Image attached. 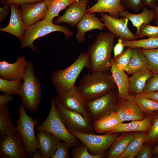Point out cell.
<instances>
[{
  "mask_svg": "<svg viewBox=\"0 0 158 158\" xmlns=\"http://www.w3.org/2000/svg\"><path fill=\"white\" fill-rule=\"evenodd\" d=\"M154 74L148 68L136 72L129 78L130 90L135 94L142 93L148 80Z\"/></svg>",
  "mask_w": 158,
  "mask_h": 158,
  "instance_id": "obj_25",
  "label": "cell"
},
{
  "mask_svg": "<svg viewBox=\"0 0 158 158\" xmlns=\"http://www.w3.org/2000/svg\"><path fill=\"white\" fill-rule=\"evenodd\" d=\"M44 1V0H4L3 4H15L18 5L32 3Z\"/></svg>",
  "mask_w": 158,
  "mask_h": 158,
  "instance_id": "obj_45",
  "label": "cell"
},
{
  "mask_svg": "<svg viewBox=\"0 0 158 158\" xmlns=\"http://www.w3.org/2000/svg\"><path fill=\"white\" fill-rule=\"evenodd\" d=\"M78 0H44L47 7V13L44 18L48 21L53 23L54 18L59 17L62 10Z\"/></svg>",
  "mask_w": 158,
  "mask_h": 158,
  "instance_id": "obj_26",
  "label": "cell"
},
{
  "mask_svg": "<svg viewBox=\"0 0 158 158\" xmlns=\"http://www.w3.org/2000/svg\"><path fill=\"white\" fill-rule=\"evenodd\" d=\"M155 158H158V155H155L154 156Z\"/></svg>",
  "mask_w": 158,
  "mask_h": 158,
  "instance_id": "obj_54",
  "label": "cell"
},
{
  "mask_svg": "<svg viewBox=\"0 0 158 158\" xmlns=\"http://www.w3.org/2000/svg\"><path fill=\"white\" fill-rule=\"evenodd\" d=\"M147 132H136L134 138L119 158H134L137 156L144 144Z\"/></svg>",
  "mask_w": 158,
  "mask_h": 158,
  "instance_id": "obj_30",
  "label": "cell"
},
{
  "mask_svg": "<svg viewBox=\"0 0 158 158\" xmlns=\"http://www.w3.org/2000/svg\"><path fill=\"white\" fill-rule=\"evenodd\" d=\"M16 131L13 124L7 104L0 105V137Z\"/></svg>",
  "mask_w": 158,
  "mask_h": 158,
  "instance_id": "obj_31",
  "label": "cell"
},
{
  "mask_svg": "<svg viewBox=\"0 0 158 158\" xmlns=\"http://www.w3.org/2000/svg\"><path fill=\"white\" fill-rule=\"evenodd\" d=\"M152 154L151 146L143 144L137 157L138 158H151Z\"/></svg>",
  "mask_w": 158,
  "mask_h": 158,
  "instance_id": "obj_44",
  "label": "cell"
},
{
  "mask_svg": "<svg viewBox=\"0 0 158 158\" xmlns=\"http://www.w3.org/2000/svg\"><path fill=\"white\" fill-rule=\"evenodd\" d=\"M96 3L91 7L87 9L86 13L107 12L111 16L118 18L120 12L125 10L122 5L121 0H94Z\"/></svg>",
  "mask_w": 158,
  "mask_h": 158,
  "instance_id": "obj_21",
  "label": "cell"
},
{
  "mask_svg": "<svg viewBox=\"0 0 158 158\" xmlns=\"http://www.w3.org/2000/svg\"><path fill=\"white\" fill-rule=\"evenodd\" d=\"M122 5L127 9L138 12L146 6L145 0H121Z\"/></svg>",
  "mask_w": 158,
  "mask_h": 158,
  "instance_id": "obj_40",
  "label": "cell"
},
{
  "mask_svg": "<svg viewBox=\"0 0 158 158\" xmlns=\"http://www.w3.org/2000/svg\"><path fill=\"white\" fill-rule=\"evenodd\" d=\"M121 123L116 111H114L97 120L93 123L94 129L97 133H105Z\"/></svg>",
  "mask_w": 158,
  "mask_h": 158,
  "instance_id": "obj_28",
  "label": "cell"
},
{
  "mask_svg": "<svg viewBox=\"0 0 158 158\" xmlns=\"http://www.w3.org/2000/svg\"><path fill=\"white\" fill-rule=\"evenodd\" d=\"M136 132H126L121 135L118 136L110 147L107 157L119 158L134 138Z\"/></svg>",
  "mask_w": 158,
  "mask_h": 158,
  "instance_id": "obj_23",
  "label": "cell"
},
{
  "mask_svg": "<svg viewBox=\"0 0 158 158\" xmlns=\"http://www.w3.org/2000/svg\"><path fill=\"white\" fill-rule=\"evenodd\" d=\"M110 71L118 88V100L127 97L130 90L129 78L124 71L119 68L114 63L113 58Z\"/></svg>",
  "mask_w": 158,
  "mask_h": 158,
  "instance_id": "obj_22",
  "label": "cell"
},
{
  "mask_svg": "<svg viewBox=\"0 0 158 158\" xmlns=\"http://www.w3.org/2000/svg\"><path fill=\"white\" fill-rule=\"evenodd\" d=\"M116 87L110 71L88 73L76 86L87 101L97 99Z\"/></svg>",
  "mask_w": 158,
  "mask_h": 158,
  "instance_id": "obj_2",
  "label": "cell"
},
{
  "mask_svg": "<svg viewBox=\"0 0 158 158\" xmlns=\"http://www.w3.org/2000/svg\"><path fill=\"white\" fill-rule=\"evenodd\" d=\"M23 104L18 110L19 117L16 121V131L20 136L29 157H33L37 152V146L35 127L39 123L38 119H34L27 114Z\"/></svg>",
  "mask_w": 158,
  "mask_h": 158,
  "instance_id": "obj_7",
  "label": "cell"
},
{
  "mask_svg": "<svg viewBox=\"0 0 158 158\" xmlns=\"http://www.w3.org/2000/svg\"><path fill=\"white\" fill-rule=\"evenodd\" d=\"M51 104L47 118L41 125L36 127V130L49 132L60 140L66 142L70 148L77 146L79 140L67 129L57 112L55 98L51 99Z\"/></svg>",
  "mask_w": 158,
  "mask_h": 158,
  "instance_id": "obj_5",
  "label": "cell"
},
{
  "mask_svg": "<svg viewBox=\"0 0 158 158\" xmlns=\"http://www.w3.org/2000/svg\"><path fill=\"white\" fill-rule=\"evenodd\" d=\"M101 20L103 22L105 27L109 32L123 41H132L137 40L133 34L127 26L128 19L121 17L120 18H113L104 13H99Z\"/></svg>",
  "mask_w": 158,
  "mask_h": 158,
  "instance_id": "obj_12",
  "label": "cell"
},
{
  "mask_svg": "<svg viewBox=\"0 0 158 158\" xmlns=\"http://www.w3.org/2000/svg\"><path fill=\"white\" fill-rule=\"evenodd\" d=\"M115 38L110 32H102L88 47V69L91 73L110 71Z\"/></svg>",
  "mask_w": 158,
  "mask_h": 158,
  "instance_id": "obj_1",
  "label": "cell"
},
{
  "mask_svg": "<svg viewBox=\"0 0 158 158\" xmlns=\"http://www.w3.org/2000/svg\"><path fill=\"white\" fill-rule=\"evenodd\" d=\"M122 40L118 39V42L114 47V58L116 57L118 55L122 52L123 46L122 44Z\"/></svg>",
  "mask_w": 158,
  "mask_h": 158,
  "instance_id": "obj_49",
  "label": "cell"
},
{
  "mask_svg": "<svg viewBox=\"0 0 158 158\" xmlns=\"http://www.w3.org/2000/svg\"><path fill=\"white\" fill-rule=\"evenodd\" d=\"M104 27V23L95 13H86L77 24V32L75 38L79 42H84L86 41V33L94 29L102 30Z\"/></svg>",
  "mask_w": 158,
  "mask_h": 158,
  "instance_id": "obj_18",
  "label": "cell"
},
{
  "mask_svg": "<svg viewBox=\"0 0 158 158\" xmlns=\"http://www.w3.org/2000/svg\"><path fill=\"white\" fill-rule=\"evenodd\" d=\"M157 91H158V73H157L154 74L148 80L143 92H151Z\"/></svg>",
  "mask_w": 158,
  "mask_h": 158,
  "instance_id": "obj_43",
  "label": "cell"
},
{
  "mask_svg": "<svg viewBox=\"0 0 158 158\" xmlns=\"http://www.w3.org/2000/svg\"><path fill=\"white\" fill-rule=\"evenodd\" d=\"M24 56H19L16 61L10 63L5 60L0 61V78L7 80L23 78L28 64Z\"/></svg>",
  "mask_w": 158,
  "mask_h": 158,
  "instance_id": "obj_14",
  "label": "cell"
},
{
  "mask_svg": "<svg viewBox=\"0 0 158 158\" xmlns=\"http://www.w3.org/2000/svg\"><path fill=\"white\" fill-rule=\"evenodd\" d=\"M134 100L146 114L151 115L158 111V103L151 99L138 94L135 95Z\"/></svg>",
  "mask_w": 158,
  "mask_h": 158,
  "instance_id": "obj_34",
  "label": "cell"
},
{
  "mask_svg": "<svg viewBox=\"0 0 158 158\" xmlns=\"http://www.w3.org/2000/svg\"><path fill=\"white\" fill-rule=\"evenodd\" d=\"M55 104L59 117L68 130L86 133H95L93 123L90 120L80 114L63 107L56 96L55 97Z\"/></svg>",
  "mask_w": 158,
  "mask_h": 158,
  "instance_id": "obj_8",
  "label": "cell"
},
{
  "mask_svg": "<svg viewBox=\"0 0 158 158\" xmlns=\"http://www.w3.org/2000/svg\"><path fill=\"white\" fill-rule=\"evenodd\" d=\"M138 49L146 58L148 68L154 74L158 73V48L148 49Z\"/></svg>",
  "mask_w": 158,
  "mask_h": 158,
  "instance_id": "obj_35",
  "label": "cell"
},
{
  "mask_svg": "<svg viewBox=\"0 0 158 158\" xmlns=\"http://www.w3.org/2000/svg\"><path fill=\"white\" fill-rule=\"evenodd\" d=\"M89 1L78 0L73 3L66 9L63 15L55 19L54 23L57 24L63 22L72 26L77 25L86 13Z\"/></svg>",
  "mask_w": 158,
  "mask_h": 158,
  "instance_id": "obj_15",
  "label": "cell"
},
{
  "mask_svg": "<svg viewBox=\"0 0 158 158\" xmlns=\"http://www.w3.org/2000/svg\"><path fill=\"white\" fill-rule=\"evenodd\" d=\"M157 5L156 7L152 10L154 12V21L155 24L158 25V0H157Z\"/></svg>",
  "mask_w": 158,
  "mask_h": 158,
  "instance_id": "obj_51",
  "label": "cell"
},
{
  "mask_svg": "<svg viewBox=\"0 0 158 158\" xmlns=\"http://www.w3.org/2000/svg\"><path fill=\"white\" fill-rule=\"evenodd\" d=\"M132 50V48L128 47L125 51L113 58L114 63L120 69L123 70L128 64L131 58Z\"/></svg>",
  "mask_w": 158,
  "mask_h": 158,
  "instance_id": "obj_38",
  "label": "cell"
},
{
  "mask_svg": "<svg viewBox=\"0 0 158 158\" xmlns=\"http://www.w3.org/2000/svg\"><path fill=\"white\" fill-rule=\"evenodd\" d=\"M123 47L132 48H142L152 49L158 48V37L136 40L132 41H122Z\"/></svg>",
  "mask_w": 158,
  "mask_h": 158,
  "instance_id": "obj_33",
  "label": "cell"
},
{
  "mask_svg": "<svg viewBox=\"0 0 158 158\" xmlns=\"http://www.w3.org/2000/svg\"><path fill=\"white\" fill-rule=\"evenodd\" d=\"M10 7L9 4H3L0 7V21L6 20V17L9 13Z\"/></svg>",
  "mask_w": 158,
  "mask_h": 158,
  "instance_id": "obj_46",
  "label": "cell"
},
{
  "mask_svg": "<svg viewBox=\"0 0 158 158\" xmlns=\"http://www.w3.org/2000/svg\"><path fill=\"white\" fill-rule=\"evenodd\" d=\"M116 112L117 117L120 123L126 121V102L124 99L118 100L116 107Z\"/></svg>",
  "mask_w": 158,
  "mask_h": 158,
  "instance_id": "obj_42",
  "label": "cell"
},
{
  "mask_svg": "<svg viewBox=\"0 0 158 158\" xmlns=\"http://www.w3.org/2000/svg\"><path fill=\"white\" fill-rule=\"evenodd\" d=\"M0 157L28 158L23 142L16 132L0 137Z\"/></svg>",
  "mask_w": 158,
  "mask_h": 158,
  "instance_id": "obj_11",
  "label": "cell"
},
{
  "mask_svg": "<svg viewBox=\"0 0 158 158\" xmlns=\"http://www.w3.org/2000/svg\"><path fill=\"white\" fill-rule=\"evenodd\" d=\"M9 5L11 15L9 23L6 27L1 28L0 30L13 35L21 42L28 26L23 20L18 5L15 4Z\"/></svg>",
  "mask_w": 158,
  "mask_h": 158,
  "instance_id": "obj_17",
  "label": "cell"
},
{
  "mask_svg": "<svg viewBox=\"0 0 158 158\" xmlns=\"http://www.w3.org/2000/svg\"><path fill=\"white\" fill-rule=\"evenodd\" d=\"M135 95L129 94L124 99L126 108V121H140L146 117L145 113L135 102Z\"/></svg>",
  "mask_w": 158,
  "mask_h": 158,
  "instance_id": "obj_29",
  "label": "cell"
},
{
  "mask_svg": "<svg viewBox=\"0 0 158 158\" xmlns=\"http://www.w3.org/2000/svg\"><path fill=\"white\" fill-rule=\"evenodd\" d=\"M14 99L13 97L11 95L4 94L0 95V105L7 104Z\"/></svg>",
  "mask_w": 158,
  "mask_h": 158,
  "instance_id": "obj_47",
  "label": "cell"
},
{
  "mask_svg": "<svg viewBox=\"0 0 158 158\" xmlns=\"http://www.w3.org/2000/svg\"><path fill=\"white\" fill-rule=\"evenodd\" d=\"M152 154L158 155V144L152 150Z\"/></svg>",
  "mask_w": 158,
  "mask_h": 158,
  "instance_id": "obj_53",
  "label": "cell"
},
{
  "mask_svg": "<svg viewBox=\"0 0 158 158\" xmlns=\"http://www.w3.org/2000/svg\"><path fill=\"white\" fill-rule=\"evenodd\" d=\"M3 1H4V0H0L2 2H3Z\"/></svg>",
  "mask_w": 158,
  "mask_h": 158,
  "instance_id": "obj_55",
  "label": "cell"
},
{
  "mask_svg": "<svg viewBox=\"0 0 158 158\" xmlns=\"http://www.w3.org/2000/svg\"><path fill=\"white\" fill-rule=\"evenodd\" d=\"M158 140V112L154 114L152 127L144 140V144L152 143Z\"/></svg>",
  "mask_w": 158,
  "mask_h": 158,
  "instance_id": "obj_39",
  "label": "cell"
},
{
  "mask_svg": "<svg viewBox=\"0 0 158 158\" xmlns=\"http://www.w3.org/2000/svg\"><path fill=\"white\" fill-rule=\"evenodd\" d=\"M72 148L71 155L73 158H102L104 157L103 153L96 155L91 154L89 152L87 146L82 142Z\"/></svg>",
  "mask_w": 158,
  "mask_h": 158,
  "instance_id": "obj_36",
  "label": "cell"
},
{
  "mask_svg": "<svg viewBox=\"0 0 158 158\" xmlns=\"http://www.w3.org/2000/svg\"><path fill=\"white\" fill-rule=\"evenodd\" d=\"M22 104L30 112L34 113L40 107L42 97L41 82L35 76L33 64L29 61L27 66L20 90Z\"/></svg>",
  "mask_w": 158,
  "mask_h": 158,
  "instance_id": "obj_4",
  "label": "cell"
},
{
  "mask_svg": "<svg viewBox=\"0 0 158 158\" xmlns=\"http://www.w3.org/2000/svg\"><path fill=\"white\" fill-rule=\"evenodd\" d=\"M37 131V149L40 151L42 158H51L56 151L58 143L61 140L49 132Z\"/></svg>",
  "mask_w": 158,
  "mask_h": 158,
  "instance_id": "obj_19",
  "label": "cell"
},
{
  "mask_svg": "<svg viewBox=\"0 0 158 158\" xmlns=\"http://www.w3.org/2000/svg\"><path fill=\"white\" fill-rule=\"evenodd\" d=\"M148 68L147 60L138 48H132L131 59L123 71L128 74H132L136 72Z\"/></svg>",
  "mask_w": 158,
  "mask_h": 158,
  "instance_id": "obj_27",
  "label": "cell"
},
{
  "mask_svg": "<svg viewBox=\"0 0 158 158\" xmlns=\"http://www.w3.org/2000/svg\"><path fill=\"white\" fill-rule=\"evenodd\" d=\"M154 113L148 115L140 121H133L128 123H120L116 127L105 134L131 132H148L152 127Z\"/></svg>",
  "mask_w": 158,
  "mask_h": 158,
  "instance_id": "obj_20",
  "label": "cell"
},
{
  "mask_svg": "<svg viewBox=\"0 0 158 158\" xmlns=\"http://www.w3.org/2000/svg\"><path fill=\"white\" fill-rule=\"evenodd\" d=\"M119 16L126 18L130 20L133 25L136 27V32H137L143 24H149L152 22L154 20V16L152 9L145 7L141 12L137 14L132 13L125 10L120 12Z\"/></svg>",
  "mask_w": 158,
  "mask_h": 158,
  "instance_id": "obj_24",
  "label": "cell"
},
{
  "mask_svg": "<svg viewBox=\"0 0 158 158\" xmlns=\"http://www.w3.org/2000/svg\"><path fill=\"white\" fill-rule=\"evenodd\" d=\"M69 145L61 141L58 143L56 151L51 158H69L70 157Z\"/></svg>",
  "mask_w": 158,
  "mask_h": 158,
  "instance_id": "obj_41",
  "label": "cell"
},
{
  "mask_svg": "<svg viewBox=\"0 0 158 158\" xmlns=\"http://www.w3.org/2000/svg\"><path fill=\"white\" fill-rule=\"evenodd\" d=\"M79 140L86 145L90 153L93 155L104 152L110 147L116 138L118 133L98 135L92 133H86L69 130Z\"/></svg>",
  "mask_w": 158,
  "mask_h": 158,
  "instance_id": "obj_10",
  "label": "cell"
},
{
  "mask_svg": "<svg viewBox=\"0 0 158 158\" xmlns=\"http://www.w3.org/2000/svg\"><path fill=\"white\" fill-rule=\"evenodd\" d=\"M56 97L63 107L80 114L90 120L86 109L87 101L79 92L76 86H75Z\"/></svg>",
  "mask_w": 158,
  "mask_h": 158,
  "instance_id": "obj_13",
  "label": "cell"
},
{
  "mask_svg": "<svg viewBox=\"0 0 158 158\" xmlns=\"http://www.w3.org/2000/svg\"><path fill=\"white\" fill-rule=\"evenodd\" d=\"M19 8L24 22L28 26L43 19L47 10L44 1L22 5Z\"/></svg>",
  "mask_w": 158,
  "mask_h": 158,
  "instance_id": "obj_16",
  "label": "cell"
},
{
  "mask_svg": "<svg viewBox=\"0 0 158 158\" xmlns=\"http://www.w3.org/2000/svg\"><path fill=\"white\" fill-rule=\"evenodd\" d=\"M23 79L7 80L0 78V91L5 94L20 95Z\"/></svg>",
  "mask_w": 158,
  "mask_h": 158,
  "instance_id": "obj_32",
  "label": "cell"
},
{
  "mask_svg": "<svg viewBox=\"0 0 158 158\" xmlns=\"http://www.w3.org/2000/svg\"><path fill=\"white\" fill-rule=\"evenodd\" d=\"M59 31L65 35L67 40L73 35L67 26H60L42 19L34 24L28 26L23 38L21 41L20 47L22 49L28 47L32 51L38 52L37 47L33 42L38 38L44 36L51 32Z\"/></svg>",
  "mask_w": 158,
  "mask_h": 158,
  "instance_id": "obj_6",
  "label": "cell"
},
{
  "mask_svg": "<svg viewBox=\"0 0 158 158\" xmlns=\"http://www.w3.org/2000/svg\"><path fill=\"white\" fill-rule=\"evenodd\" d=\"M146 6H147L152 10L157 6V0H145Z\"/></svg>",
  "mask_w": 158,
  "mask_h": 158,
  "instance_id": "obj_50",
  "label": "cell"
},
{
  "mask_svg": "<svg viewBox=\"0 0 158 158\" xmlns=\"http://www.w3.org/2000/svg\"><path fill=\"white\" fill-rule=\"evenodd\" d=\"M139 94L151 99L158 103V91L151 92H143Z\"/></svg>",
  "mask_w": 158,
  "mask_h": 158,
  "instance_id": "obj_48",
  "label": "cell"
},
{
  "mask_svg": "<svg viewBox=\"0 0 158 158\" xmlns=\"http://www.w3.org/2000/svg\"><path fill=\"white\" fill-rule=\"evenodd\" d=\"M89 62L87 53L81 52L70 66L53 72L51 80L58 95L75 86L76 81L82 70L85 68L88 69Z\"/></svg>",
  "mask_w": 158,
  "mask_h": 158,
  "instance_id": "obj_3",
  "label": "cell"
},
{
  "mask_svg": "<svg viewBox=\"0 0 158 158\" xmlns=\"http://www.w3.org/2000/svg\"><path fill=\"white\" fill-rule=\"evenodd\" d=\"M116 88L97 99L87 102L86 111L92 123L102 117L116 111L118 99Z\"/></svg>",
  "mask_w": 158,
  "mask_h": 158,
  "instance_id": "obj_9",
  "label": "cell"
},
{
  "mask_svg": "<svg viewBox=\"0 0 158 158\" xmlns=\"http://www.w3.org/2000/svg\"><path fill=\"white\" fill-rule=\"evenodd\" d=\"M33 158H42V154L40 150H38L34 154L33 157Z\"/></svg>",
  "mask_w": 158,
  "mask_h": 158,
  "instance_id": "obj_52",
  "label": "cell"
},
{
  "mask_svg": "<svg viewBox=\"0 0 158 158\" xmlns=\"http://www.w3.org/2000/svg\"><path fill=\"white\" fill-rule=\"evenodd\" d=\"M136 38L147 37L149 38L158 37V25L153 26L149 24H143L139 31L135 34Z\"/></svg>",
  "mask_w": 158,
  "mask_h": 158,
  "instance_id": "obj_37",
  "label": "cell"
}]
</instances>
